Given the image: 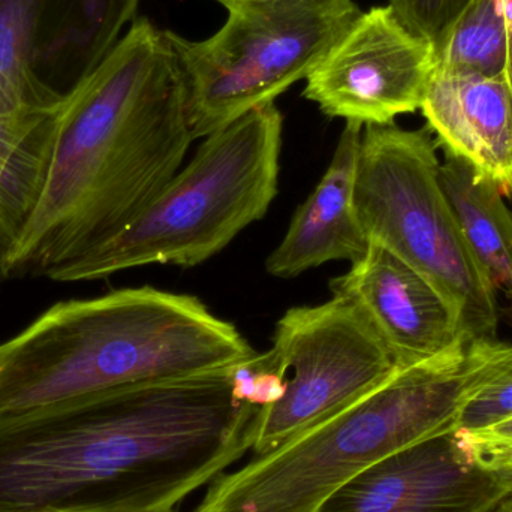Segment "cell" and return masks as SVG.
Returning a JSON list of instances; mask_svg holds the SVG:
<instances>
[{
    "instance_id": "8",
    "label": "cell",
    "mask_w": 512,
    "mask_h": 512,
    "mask_svg": "<svg viewBox=\"0 0 512 512\" xmlns=\"http://www.w3.org/2000/svg\"><path fill=\"white\" fill-rule=\"evenodd\" d=\"M271 349L285 367V391L256 411L252 456L327 420L397 369L360 310L339 295L286 310L277 321Z\"/></svg>"
},
{
    "instance_id": "18",
    "label": "cell",
    "mask_w": 512,
    "mask_h": 512,
    "mask_svg": "<svg viewBox=\"0 0 512 512\" xmlns=\"http://www.w3.org/2000/svg\"><path fill=\"white\" fill-rule=\"evenodd\" d=\"M228 375L234 396L256 409L276 402L285 391L286 370L271 348L231 367Z\"/></svg>"
},
{
    "instance_id": "17",
    "label": "cell",
    "mask_w": 512,
    "mask_h": 512,
    "mask_svg": "<svg viewBox=\"0 0 512 512\" xmlns=\"http://www.w3.org/2000/svg\"><path fill=\"white\" fill-rule=\"evenodd\" d=\"M435 68L508 77L510 42L501 0H472L433 45Z\"/></svg>"
},
{
    "instance_id": "19",
    "label": "cell",
    "mask_w": 512,
    "mask_h": 512,
    "mask_svg": "<svg viewBox=\"0 0 512 512\" xmlns=\"http://www.w3.org/2000/svg\"><path fill=\"white\" fill-rule=\"evenodd\" d=\"M512 415V349L501 369L472 397L457 430L475 432Z\"/></svg>"
},
{
    "instance_id": "12",
    "label": "cell",
    "mask_w": 512,
    "mask_h": 512,
    "mask_svg": "<svg viewBox=\"0 0 512 512\" xmlns=\"http://www.w3.org/2000/svg\"><path fill=\"white\" fill-rule=\"evenodd\" d=\"M330 291L360 310L397 367L427 363L468 346L459 316L444 295L378 243L370 242L346 273L331 279Z\"/></svg>"
},
{
    "instance_id": "24",
    "label": "cell",
    "mask_w": 512,
    "mask_h": 512,
    "mask_svg": "<svg viewBox=\"0 0 512 512\" xmlns=\"http://www.w3.org/2000/svg\"><path fill=\"white\" fill-rule=\"evenodd\" d=\"M2 256H3V251H2V246H0V282H2V280H5V279H3V274H2Z\"/></svg>"
},
{
    "instance_id": "13",
    "label": "cell",
    "mask_w": 512,
    "mask_h": 512,
    "mask_svg": "<svg viewBox=\"0 0 512 512\" xmlns=\"http://www.w3.org/2000/svg\"><path fill=\"white\" fill-rule=\"evenodd\" d=\"M421 111L444 152L468 162L512 195L510 78L435 68Z\"/></svg>"
},
{
    "instance_id": "23",
    "label": "cell",
    "mask_w": 512,
    "mask_h": 512,
    "mask_svg": "<svg viewBox=\"0 0 512 512\" xmlns=\"http://www.w3.org/2000/svg\"><path fill=\"white\" fill-rule=\"evenodd\" d=\"M490 512H512V496L505 499L504 502H501L498 507L493 508V510Z\"/></svg>"
},
{
    "instance_id": "7",
    "label": "cell",
    "mask_w": 512,
    "mask_h": 512,
    "mask_svg": "<svg viewBox=\"0 0 512 512\" xmlns=\"http://www.w3.org/2000/svg\"><path fill=\"white\" fill-rule=\"evenodd\" d=\"M204 41L167 30L188 89L194 140L274 104L309 77L361 15L355 0H239Z\"/></svg>"
},
{
    "instance_id": "4",
    "label": "cell",
    "mask_w": 512,
    "mask_h": 512,
    "mask_svg": "<svg viewBox=\"0 0 512 512\" xmlns=\"http://www.w3.org/2000/svg\"><path fill=\"white\" fill-rule=\"evenodd\" d=\"M510 349L501 339L477 342L397 367L342 411L222 474L192 512H316L379 460L457 430Z\"/></svg>"
},
{
    "instance_id": "25",
    "label": "cell",
    "mask_w": 512,
    "mask_h": 512,
    "mask_svg": "<svg viewBox=\"0 0 512 512\" xmlns=\"http://www.w3.org/2000/svg\"><path fill=\"white\" fill-rule=\"evenodd\" d=\"M218 2H221L222 5H227V3L239 2V0H218Z\"/></svg>"
},
{
    "instance_id": "22",
    "label": "cell",
    "mask_w": 512,
    "mask_h": 512,
    "mask_svg": "<svg viewBox=\"0 0 512 512\" xmlns=\"http://www.w3.org/2000/svg\"><path fill=\"white\" fill-rule=\"evenodd\" d=\"M504 9L505 23H507L508 42H510V60H508V78L512 86V0H501Z\"/></svg>"
},
{
    "instance_id": "14",
    "label": "cell",
    "mask_w": 512,
    "mask_h": 512,
    "mask_svg": "<svg viewBox=\"0 0 512 512\" xmlns=\"http://www.w3.org/2000/svg\"><path fill=\"white\" fill-rule=\"evenodd\" d=\"M363 128L346 122L324 176L265 262L270 276L292 279L327 262H354L366 254L370 242L354 201Z\"/></svg>"
},
{
    "instance_id": "16",
    "label": "cell",
    "mask_w": 512,
    "mask_h": 512,
    "mask_svg": "<svg viewBox=\"0 0 512 512\" xmlns=\"http://www.w3.org/2000/svg\"><path fill=\"white\" fill-rule=\"evenodd\" d=\"M56 111L0 116V246L3 255L17 239L41 194Z\"/></svg>"
},
{
    "instance_id": "21",
    "label": "cell",
    "mask_w": 512,
    "mask_h": 512,
    "mask_svg": "<svg viewBox=\"0 0 512 512\" xmlns=\"http://www.w3.org/2000/svg\"><path fill=\"white\" fill-rule=\"evenodd\" d=\"M465 433L481 457L496 465L512 466V415L492 426Z\"/></svg>"
},
{
    "instance_id": "11",
    "label": "cell",
    "mask_w": 512,
    "mask_h": 512,
    "mask_svg": "<svg viewBox=\"0 0 512 512\" xmlns=\"http://www.w3.org/2000/svg\"><path fill=\"white\" fill-rule=\"evenodd\" d=\"M512 496V466L483 459L462 430L403 448L316 512H490Z\"/></svg>"
},
{
    "instance_id": "20",
    "label": "cell",
    "mask_w": 512,
    "mask_h": 512,
    "mask_svg": "<svg viewBox=\"0 0 512 512\" xmlns=\"http://www.w3.org/2000/svg\"><path fill=\"white\" fill-rule=\"evenodd\" d=\"M472 0H388L400 23L435 45Z\"/></svg>"
},
{
    "instance_id": "1",
    "label": "cell",
    "mask_w": 512,
    "mask_h": 512,
    "mask_svg": "<svg viewBox=\"0 0 512 512\" xmlns=\"http://www.w3.org/2000/svg\"><path fill=\"white\" fill-rule=\"evenodd\" d=\"M227 372L0 418V512H179L252 453Z\"/></svg>"
},
{
    "instance_id": "2",
    "label": "cell",
    "mask_w": 512,
    "mask_h": 512,
    "mask_svg": "<svg viewBox=\"0 0 512 512\" xmlns=\"http://www.w3.org/2000/svg\"><path fill=\"white\" fill-rule=\"evenodd\" d=\"M194 141L179 56L137 18L57 108L41 194L2 258L3 279L44 276L122 230Z\"/></svg>"
},
{
    "instance_id": "9",
    "label": "cell",
    "mask_w": 512,
    "mask_h": 512,
    "mask_svg": "<svg viewBox=\"0 0 512 512\" xmlns=\"http://www.w3.org/2000/svg\"><path fill=\"white\" fill-rule=\"evenodd\" d=\"M140 0H0V116L56 111L107 59Z\"/></svg>"
},
{
    "instance_id": "3",
    "label": "cell",
    "mask_w": 512,
    "mask_h": 512,
    "mask_svg": "<svg viewBox=\"0 0 512 512\" xmlns=\"http://www.w3.org/2000/svg\"><path fill=\"white\" fill-rule=\"evenodd\" d=\"M255 352L195 295L138 286L59 301L0 345V418L227 372Z\"/></svg>"
},
{
    "instance_id": "10",
    "label": "cell",
    "mask_w": 512,
    "mask_h": 512,
    "mask_svg": "<svg viewBox=\"0 0 512 512\" xmlns=\"http://www.w3.org/2000/svg\"><path fill=\"white\" fill-rule=\"evenodd\" d=\"M433 71V45L406 29L390 6H373L306 78L303 96L333 119L388 125L421 110Z\"/></svg>"
},
{
    "instance_id": "15",
    "label": "cell",
    "mask_w": 512,
    "mask_h": 512,
    "mask_svg": "<svg viewBox=\"0 0 512 512\" xmlns=\"http://www.w3.org/2000/svg\"><path fill=\"white\" fill-rule=\"evenodd\" d=\"M441 182L463 236L489 277L512 328V213L498 183L444 152Z\"/></svg>"
},
{
    "instance_id": "5",
    "label": "cell",
    "mask_w": 512,
    "mask_h": 512,
    "mask_svg": "<svg viewBox=\"0 0 512 512\" xmlns=\"http://www.w3.org/2000/svg\"><path fill=\"white\" fill-rule=\"evenodd\" d=\"M282 132L274 104L213 132L122 230L47 279L90 282L144 265L209 261L267 215L279 192Z\"/></svg>"
},
{
    "instance_id": "6",
    "label": "cell",
    "mask_w": 512,
    "mask_h": 512,
    "mask_svg": "<svg viewBox=\"0 0 512 512\" xmlns=\"http://www.w3.org/2000/svg\"><path fill=\"white\" fill-rule=\"evenodd\" d=\"M439 144L427 125H366L354 201L369 242L426 277L459 316L468 345L499 339L502 307L469 248L441 182Z\"/></svg>"
}]
</instances>
